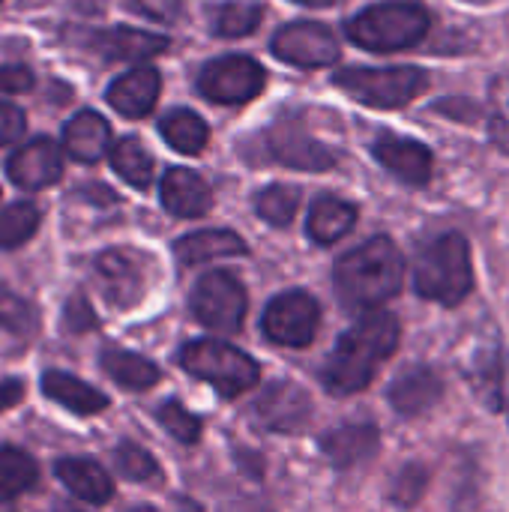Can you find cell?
<instances>
[{"label": "cell", "instance_id": "obj_19", "mask_svg": "<svg viewBox=\"0 0 509 512\" xmlns=\"http://www.w3.org/2000/svg\"><path fill=\"white\" fill-rule=\"evenodd\" d=\"M444 393V384L435 369L429 366H411L390 384V405L402 417H417L426 414Z\"/></svg>", "mask_w": 509, "mask_h": 512}, {"label": "cell", "instance_id": "obj_9", "mask_svg": "<svg viewBox=\"0 0 509 512\" xmlns=\"http://www.w3.org/2000/svg\"><path fill=\"white\" fill-rule=\"evenodd\" d=\"M321 321V306L306 291H282L276 294L261 318V330L270 342L285 348H306L312 345Z\"/></svg>", "mask_w": 509, "mask_h": 512}, {"label": "cell", "instance_id": "obj_18", "mask_svg": "<svg viewBox=\"0 0 509 512\" xmlns=\"http://www.w3.org/2000/svg\"><path fill=\"white\" fill-rule=\"evenodd\" d=\"M378 438L381 435L372 423H348L321 438V453L342 471L357 468L378 453V447H381Z\"/></svg>", "mask_w": 509, "mask_h": 512}, {"label": "cell", "instance_id": "obj_40", "mask_svg": "<svg viewBox=\"0 0 509 512\" xmlns=\"http://www.w3.org/2000/svg\"><path fill=\"white\" fill-rule=\"evenodd\" d=\"M63 321H66V330H72V333H84V330L96 327V315H93V309H90V303L84 297H72L66 303Z\"/></svg>", "mask_w": 509, "mask_h": 512}, {"label": "cell", "instance_id": "obj_33", "mask_svg": "<svg viewBox=\"0 0 509 512\" xmlns=\"http://www.w3.org/2000/svg\"><path fill=\"white\" fill-rule=\"evenodd\" d=\"M39 228V207L30 201H15L0 210V249H18Z\"/></svg>", "mask_w": 509, "mask_h": 512}, {"label": "cell", "instance_id": "obj_44", "mask_svg": "<svg viewBox=\"0 0 509 512\" xmlns=\"http://www.w3.org/2000/svg\"><path fill=\"white\" fill-rule=\"evenodd\" d=\"M228 512H267L264 507H258V504H249V501H243V504H237L234 510Z\"/></svg>", "mask_w": 509, "mask_h": 512}, {"label": "cell", "instance_id": "obj_34", "mask_svg": "<svg viewBox=\"0 0 509 512\" xmlns=\"http://www.w3.org/2000/svg\"><path fill=\"white\" fill-rule=\"evenodd\" d=\"M489 138L509 156V75H495L489 81Z\"/></svg>", "mask_w": 509, "mask_h": 512}, {"label": "cell", "instance_id": "obj_46", "mask_svg": "<svg viewBox=\"0 0 509 512\" xmlns=\"http://www.w3.org/2000/svg\"><path fill=\"white\" fill-rule=\"evenodd\" d=\"M54 512H81V510H75V507H69V504H57Z\"/></svg>", "mask_w": 509, "mask_h": 512}, {"label": "cell", "instance_id": "obj_31", "mask_svg": "<svg viewBox=\"0 0 509 512\" xmlns=\"http://www.w3.org/2000/svg\"><path fill=\"white\" fill-rule=\"evenodd\" d=\"M501 354H498V345H489L468 369V381L471 387L477 390V396L486 402V408L498 411L504 405V396H501Z\"/></svg>", "mask_w": 509, "mask_h": 512}, {"label": "cell", "instance_id": "obj_4", "mask_svg": "<svg viewBox=\"0 0 509 512\" xmlns=\"http://www.w3.org/2000/svg\"><path fill=\"white\" fill-rule=\"evenodd\" d=\"M432 27V15L426 6L414 0H387L372 3L348 18L345 33L354 45L366 51H402L417 45Z\"/></svg>", "mask_w": 509, "mask_h": 512}, {"label": "cell", "instance_id": "obj_10", "mask_svg": "<svg viewBox=\"0 0 509 512\" xmlns=\"http://www.w3.org/2000/svg\"><path fill=\"white\" fill-rule=\"evenodd\" d=\"M270 48L279 60L300 66V69L333 66L342 54L333 30L318 24V21H291V24L279 27L273 33Z\"/></svg>", "mask_w": 509, "mask_h": 512}, {"label": "cell", "instance_id": "obj_32", "mask_svg": "<svg viewBox=\"0 0 509 512\" xmlns=\"http://www.w3.org/2000/svg\"><path fill=\"white\" fill-rule=\"evenodd\" d=\"M297 207H300V189L297 186H285V183H273L267 189H261L255 195V213L276 225V228H285L294 222L297 216Z\"/></svg>", "mask_w": 509, "mask_h": 512}, {"label": "cell", "instance_id": "obj_7", "mask_svg": "<svg viewBox=\"0 0 509 512\" xmlns=\"http://www.w3.org/2000/svg\"><path fill=\"white\" fill-rule=\"evenodd\" d=\"M192 315L213 333H237L246 318V288L225 270L204 273L192 288Z\"/></svg>", "mask_w": 509, "mask_h": 512}, {"label": "cell", "instance_id": "obj_21", "mask_svg": "<svg viewBox=\"0 0 509 512\" xmlns=\"http://www.w3.org/2000/svg\"><path fill=\"white\" fill-rule=\"evenodd\" d=\"M174 255L183 267L207 264L216 258H234L246 255V243L240 234L225 231V228H207V231H192L174 243Z\"/></svg>", "mask_w": 509, "mask_h": 512}, {"label": "cell", "instance_id": "obj_47", "mask_svg": "<svg viewBox=\"0 0 509 512\" xmlns=\"http://www.w3.org/2000/svg\"><path fill=\"white\" fill-rule=\"evenodd\" d=\"M129 512H156V510H153V507H132Z\"/></svg>", "mask_w": 509, "mask_h": 512}, {"label": "cell", "instance_id": "obj_29", "mask_svg": "<svg viewBox=\"0 0 509 512\" xmlns=\"http://www.w3.org/2000/svg\"><path fill=\"white\" fill-rule=\"evenodd\" d=\"M39 480L36 462L18 447H0V501L30 492Z\"/></svg>", "mask_w": 509, "mask_h": 512}, {"label": "cell", "instance_id": "obj_1", "mask_svg": "<svg viewBox=\"0 0 509 512\" xmlns=\"http://www.w3.org/2000/svg\"><path fill=\"white\" fill-rule=\"evenodd\" d=\"M399 321L390 312H366L354 327H348L336 348L330 351L321 381L333 396H354L366 390L384 360L393 357L399 345Z\"/></svg>", "mask_w": 509, "mask_h": 512}, {"label": "cell", "instance_id": "obj_15", "mask_svg": "<svg viewBox=\"0 0 509 512\" xmlns=\"http://www.w3.org/2000/svg\"><path fill=\"white\" fill-rule=\"evenodd\" d=\"M375 159L402 183L408 186H426L435 171V156L426 144L414 138H381L372 147Z\"/></svg>", "mask_w": 509, "mask_h": 512}, {"label": "cell", "instance_id": "obj_11", "mask_svg": "<svg viewBox=\"0 0 509 512\" xmlns=\"http://www.w3.org/2000/svg\"><path fill=\"white\" fill-rule=\"evenodd\" d=\"M96 288L102 291L105 303L114 309L135 306L147 291V267L144 258L129 249H108L93 264Z\"/></svg>", "mask_w": 509, "mask_h": 512}, {"label": "cell", "instance_id": "obj_16", "mask_svg": "<svg viewBox=\"0 0 509 512\" xmlns=\"http://www.w3.org/2000/svg\"><path fill=\"white\" fill-rule=\"evenodd\" d=\"M159 90H162L159 72L150 63H144V66L129 69L126 75L114 78L105 96H108V105L117 114L138 120V117H147L153 111V105L159 99Z\"/></svg>", "mask_w": 509, "mask_h": 512}, {"label": "cell", "instance_id": "obj_13", "mask_svg": "<svg viewBox=\"0 0 509 512\" xmlns=\"http://www.w3.org/2000/svg\"><path fill=\"white\" fill-rule=\"evenodd\" d=\"M267 150L276 162L300 171H327L336 165L333 150H327L321 141H315L300 123L294 120H279L267 132Z\"/></svg>", "mask_w": 509, "mask_h": 512}, {"label": "cell", "instance_id": "obj_43", "mask_svg": "<svg viewBox=\"0 0 509 512\" xmlns=\"http://www.w3.org/2000/svg\"><path fill=\"white\" fill-rule=\"evenodd\" d=\"M21 399H24V384H21V381H15V378L0 381V411L15 408Z\"/></svg>", "mask_w": 509, "mask_h": 512}, {"label": "cell", "instance_id": "obj_5", "mask_svg": "<svg viewBox=\"0 0 509 512\" xmlns=\"http://www.w3.org/2000/svg\"><path fill=\"white\" fill-rule=\"evenodd\" d=\"M177 360H180V366L192 378L210 384L225 399H237V396L249 393L258 384V378H261L258 363L249 354H243L240 348L225 345L219 339H195V342H186L180 348V357Z\"/></svg>", "mask_w": 509, "mask_h": 512}, {"label": "cell", "instance_id": "obj_17", "mask_svg": "<svg viewBox=\"0 0 509 512\" xmlns=\"http://www.w3.org/2000/svg\"><path fill=\"white\" fill-rule=\"evenodd\" d=\"M162 207L180 219H198L213 207V192L207 180L189 168H168L159 183Z\"/></svg>", "mask_w": 509, "mask_h": 512}, {"label": "cell", "instance_id": "obj_27", "mask_svg": "<svg viewBox=\"0 0 509 512\" xmlns=\"http://www.w3.org/2000/svg\"><path fill=\"white\" fill-rule=\"evenodd\" d=\"M159 135L165 138L168 147H174L177 153H186V156H195L207 147L210 141V129L207 123L189 111V108H174L168 111L162 120H159Z\"/></svg>", "mask_w": 509, "mask_h": 512}, {"label": "cell", "instance_id": "obj_8", "mask_svg": "<svg viewBox=\"0 0 509 512\" xmlns=\"http://www.w3.org/2000/svg\"><path fill=\"white\" fill-rule=\"evenodd\" d=\"M267 84V72L258 60L243 54H228L219 60H210L198 75V90L204 99L216 105H243L252 102Z\"/></svg>", "mask_w": 509, "mask_h": 512}, {"label": "cell", "instance_id": "obj_14", "mask_svg": "<svg viewBox=\"0 0 509 512\" xmlns=\"http://www.w3.org/2000/svg\"><path fill=\"white\" fill-rule=\"evenodd\" d=\"M9 180L21 189H45L63 177V156L51 138H33L9 156Z\"/></svg>", "mask_w": 509, "mask_h": 512}, {"label": "cell", "instance_id": "obj_20", "mask_svg": "<svg viewBox=\"0 0 509 512\" xmlns=\"http://www.w3.org/2000/svg\"><path fill=\"white\" fill-rule=\"evenodd\" d=\"M63 147L75 162H99L111 150V126L96 111H78L63 126Z\"/></svg>", "mask_w": 509, "mask_h": 512}, {"label": "cell", "instance_id": "obj_22", "mask_svg": "<svg viewBox=\"0 0 509 512\" xmlns=\"http://www.w3.org/2000/svg\"><path fill=\"white\" fill-rule=\"evenodd\" d=\"M93 48L108 60H150L168 48V39L135 27H111L93 36Z\"/></svg>", "mask_w": 509, "mask_h": 512}, {"label": "cell", "instance_id": "obj_24", "mask_svg": "<svg viewBox=\"0 0 509 512\" xmlns=\"http://www.w3.org/2000/svg\"><path fill=\"white\" fill-rule=\"evenodd\" d=\"M42 393L51 402H57L66 411L81 414V417H93V414H99V411L108 408V399L96 387H90L81 378H75L69 372H60V369H48L42 375Z\"/></svg>", "mask_w": 509, "mask_h": 512}, {"label": "cell", "instance_id": "obj_45", "mask_svg": "<svg viewBox=\"0 0 509 512\" xmlns=\"http://www.w3.org/2000/svg\"><path fill=\"white\" fill-rule=\"evenodd\" d=\"M294 3H303V6H336L342 0H294Z\"/></svg>", "mask_w": 509, "mask_h": 512}, {"label": "cell", "instance_id": "obj_26", "mask_svg": "<svg viewBox=\"0 0 509 512\" xmlns=\"http://www.w3.org/2000/svg\"><path fill=\"white\" fill-rule=\"evenodd\" d=\"M99 366L105 369V375L111 381H117L126 390H150L159 381V369L132 351H120V348H105L99 354Z\"/></svg>", "mask_w": 509, "mask_h": 512}, {"label": "cell", "instance_id": "obj_12", "mask_svg": "<svg viewBox=\"0 0 509 512\" xmlns=\"http://www.w3.org/2000/svg\"><path fill=\"white\" fill-rule=\"evenodd\" d=\"M255 417L264 429L291 435L300 432L312 417V399L300 384L291 381H273L264 387V393L255 399Z\"/></svg>", "mask_w": 509, "mask_h": 512}, {"label": "cell", "instance_id": "obj_35", "mask_svg": "<svg viewBox=\"0 0 509 512\" xmlns=\"http://www.w3.org/2000/svg\"><path fill=\"white\" fill-rule=\"evenodd\" d=\"M39 324V312L30 300L0 285V327L15 336H30Z\"/></svg>", "mask_w": 509, "mask_h": 512}, {"label": "cell", "instance_id": "obj_23", "mask_svg": "<svg viewBox=\"0 0 509 512\" xmlns=\"http://www.w3.org/2000/svg\"><path fill=\"white\" fill-rule=\"evenodd\" d=\"M54 474L75 498L87 504H108L114 495V483L108 471L93 459H60L54 465Z\"/></svg>", "mask_w": 509, "mask_h": 512}, {"label": "cell", "instance_id": "obj_36", "mask_svg": "<svg viewBox=\"0 0 509 512\" xmlns=\"http://www.w3.org/2000/svg\"><path fill=\"white\" fill-rule=\"evenodd\" d=\"M114 465H117V471H120L126 480H132V483L159 480V465H156V459H153L147 450H141L138 444H129V441H123V444L114 450Z\"/></svg>", "mask_w": 509, "mask_h": 512}, {"label": "cell", "instance_id": "obj_3", "mask_svg": "<svg viewBox=\"0 0 509 512\" xmlns=\"http://www.w3.org/2000/svg\"><path fill=\"white\" fill-rule=\"evenodd\" d=\"M414 288L423 300L459 306L474 291L471 246L459 231L441 234L426 243L414 264Z\"/></svg>", "mask_w": 509, "mask_h": 512}, {"label": "cell", "instance_id": "obj_41", "mask_svg": "<svg viewBox=\"0 0 509 512\" xmlns=\"http://www.w3.org/2000/svg\"><path fill=\"white\" fill-rule=\"evenodd\" d=\"M33 72L21 63H9V66H0V90L3 93H27L33 87Z\"/></svg>", "mask_w": 509, "mask_h": 512}, {"label": "cell", "instance_id": "obj_39", "mask_svg": "<svg viewBox=\"0 0 509 512\" xmlns=\"http://www.w3.org/2000/svg\"><path fill=\"white\" fill-rule=\"evenodd\" d=\"M27 132V117L21 108L9 105V102H0V147L18 141L21 135Z\"/></svg>", "mask_w": 509, "mask_h": 512}, {"label": "cell", "instance_id": "obj_25", "mask_svg": "<svg viewBox=\"0 0 509 512\" xmlns=\"http://www.w3.org/2000/svg\"><path fill=\"white\" fill-rule=\"evenodd\" d=\"M354 225H357V207L351 201L336 198V195L318 198L309 210V219H306L309 237L321 246L339 243Z\"/></svg>", "mask_w": 509, "mask_h": 512}, {"label": "cell", "instance_id": "obj_28", "mask_svg": "<svg viewBox=\"0 0 509 512\" xmlns=\"http://www.w3.org/2000/svg\"><path fill=\"white\" fill-rule=\"evenodd\" d=\"M264 21V6L255 0H231L210 12V30L225 39H240L258 30Z\"/></svg>", "mask_w": 509, "mask_h": 512}, {"label": "cell", "instance_id": "obj_6", "mask_svg": "<svg viewBox=\"0 0 509 512\" xmlns=\"http://www.w3.org/2000/svg\"><path fill=\"white\" fill-rule=\"evenodd\" d=\"M333 81L369 108H405L429 87V75L420 66H348Z\"/></svg>", "mask_w": 509, "mask_h": 512}, {"label": "cell", "instance_id": "obj_38", "mask_svg": "<svg viewBox=\"0 0 509 512\" xmlns=\"http://www.w3.org/2000/svg\"><path fill=\"white\" fill-rule=\"evenodd\" d=\"M423 489H426V471L420 465H408V468H402L396 474L393 489H390V498L396 504H402V507H411V504H417V498L423 495Z\"/></svg>", "mask_w": 509, "mask_h": 512}, {"label": "cell", "instance_id": "obj_42", "mask_svg": "<svg viewBox=\"0 0 509 512\" xmlns=\"http://www.w3.org/2000/svg\"><path fill=\"white\" fill-rule=\"evenodd\" d=\"M141 12H147L156 21H177L183 12V0H135Z\"/></svg>", "mask_w": 509, "mask_h": 512}, {"label": "cell", "instance_id": "obj_30", "mask_svg": "<svg viewBox=\"0 0 509 512\" xmlns=\"http://www.w3.org/2000/svg\"><path fill=\"white\" fill-rule=\"evenodd\" d=\"M111 168L135 189H147L153 180V156L132 135L111 147Z\"/></svg>", "mask_w": 509, "mask_h": 512}, {"label": "cell", "instance_id": "obj_37", "mask_svg": "<svg viewBox=\"0 0 509 512\" xmlns=\"http://www.w3.org/2000/svg\"><path fill=\"white\" fill-rule=\"evenodd\" d=\"M156 417H159L162 429H165L168 435H174L180 444H195V441L201 438V420H198L192 411H186L180 402H165V405H159Z\"/></svg>", "mask_w": 509, "mask_h": 512}, {"label": "cell", "instance_id": "obj_2", "mask_svg": "<svg viewBox=\"0 0 509 512\" xmlns=\"http://www.w3.org/2000/svg\"><path fill=\"white\" fill-rule=\"evenodd\" d=\"M405 261L390 237H372L333 267L336 297L348 312H375L402 291Z\"/></svg>", "mask_w": 509, "mask_h": 512}]
</instances>
